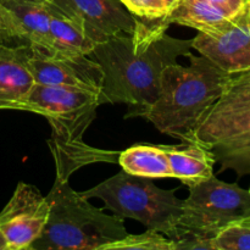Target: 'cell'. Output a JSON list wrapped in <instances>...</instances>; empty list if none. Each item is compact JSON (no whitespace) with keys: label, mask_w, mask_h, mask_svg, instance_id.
Listing matches in <instances>:
<instances>
[{"label":"cell","mask_w":250,"mask_h":250,"mask_svg":"<svg viewBox=\"0 0 250 250\" xmlns=\"http://www.w3.org/2000/svg\"><path fill=\"white\" fill-rule=\"evenodd\" d=\"M0 43H28L26 32L11 11L0 1Z\"/></svg>","instance_id":"ffe728a7"},{"label":"cell","mask_w":250,"mask_h":250,"mask_svg":"<svg viewBox=\"0 0 250 250\" xmlns=\"http://www.w3.org/2000/svg\"><path fill=\"white\" fill-rule=\"evenodd\" d=\"M80 194L85 199L103 200L105 209L121 219H133L148 229L164 233L173 241L177 238L183 200L176 197L175 189L165 190L154 185L153 178L122 170Z\"/></svg>","instance_id":"8992f818"},{"label":"cell","mask_w":250,"mask_h":250,"mask_svg":"<svg viewBox=\"0 0 250 250\" xmlns=\"http://www.w3.org/2000/svg\"><path fill=\"white\" fill-rule=\"evenodd\" d=\"M193 49L229 73L250 67V17L246 7L217 33L198 32Z\"/></svg>","instance_id":"8fae6325"},{"label":"cell","mask_w":250,"mask_h":250,"mask_svg":"<svg viewBox=\"0 0 250 250\" xmlns=\"http://www.w3.org/2000/svg\"><path fill=\"white\" fill-rule=\"evenodd\" d=\"M167 28L161 20H142L133 34H117L95 45L88 56L104 75L100 105L126 104V117H138L158 99L164 68L193 49V39L173 38Z\"/></svg>","instance_id":"6da1fadb"},{"label":"cell","mask_w":250,"mask_h":250,"mask_svg":"<svg viewBox=\"0 0 250 250\" xmlns=\"http://www.w3.org/2000/svg\"><path fill=\"white\" fill-rule=\"evenodd\" d=\"M29 67L37 84L77 88L99 93L104 75L88 55L45 53L32 46Z\"/></svg>","instance_id":"9c48e42d"},{"label":"cell","mask_w":250,"mask_h":250,"mask_svg":"<svg viewBox=\"0 0 250 250\" xmlns=\"http://www.w3.org/2000/svg\"><path fill=\"white\" fill-rule=\"evenodd\" d=\"M202 1L220 7V9L225 10L229 14L236 16V15L241 14L243 11L244 7H246L247 0H202Z\"/></svg>","instance_id":"7402d4cb"},{"label":"cell","mask_w":250,"mask_h":250,"mask_svg":"<svg viewBox=\"0 0 250 250\" xmlns=\"http://www.w3.org/2000/svg\"><path fill=\"white\" fill-rule=\"evenodd\" d=\"M249 192H250V189H249Z\"/></svg>","instance_id":"484cf974"},{"label":"cell","mask_w":250,"mask_h":250,"mask_svg":"<svg viewBox=\"0 0 250 250\" xmlns=\"http://www.w3.org/2000/svg\"><path fill=\"white\" fill-rule=\"evenodd\" d=\"M19 20L27 41L34 48L53 53L50 38V0H0Z\"/></svg>","instance_id":"9a60e30c"},{"label":"cell","mask_w":250,"mask_h":250,"mask_svg":"<svg viewBox=\"0 0 250 250\" xmlns=\"http://www.w3.org/2000/svg\"><path fill=\"white\" fill-rule=\"evenodd\" d=\"M122 170L134 176L146 178L171 177L170 165L163 146L137 144L119 155Z\"/></svg>","instance_id":"e0dca14e"},{"label":"cell","mask_w":250,"mask_h":250,"mask_svg":"<svg viewBox=\"0 0 250 250\" xmlns=\"http://www.w3.org/2000/svg\"><path fill=\"white\" fill-rule=\"evenodd\" d=\"M50 207L38 188L20 182L4 209L0 211V229L7 250L31 249L41 237Z\"/></svg>","instance_id":"ba28073f"},{"label":"cell","mask_w":250,"mask_h":250,"mask_svg":"<svg viewBox=\"0 0 250 250\" xmlns=\"http://www.w3.org/2000/svg\"><path fill=\"white\" fill-rule=\"evenodd\" d=\"M0 250H7V243L5 239L4 234H2L1 229H0Z\"/></svg>","instance_id":"603a6c76"},{"label":"cell","mask_w":250,"mask_h":250,"mask_svg":"<svg viewBox=\"0 0 250 250\" xmlns=\"http://www.w3.org/2000/svg\"><path fill=\"white\" fill-rule=\"evenodd\" d=\"M103 250H176V242L164 233L148 229L142 234H127L106 244Z\"/></svg>","instance_id":"ac0fdd59"},{"label":"cell","mask_w":250,"mask_h":250,"mask_svg":"<svg viewBox=\"0 0 250 250\" xmlns=\"http://www.w3.org/2000/svg\"><path fill=\"white\" fill-rule=\"evenodd\" d=\"M246 12L250 17V0H247V2H246Z\"/></svg>","instance_id":"d4e9b609"},{"label":"cell","mask_w":250,"mask_h":250,"mask_svg":"<svg viewBox=\"0 0 250 250\" xmlns=\"http://www.w3.org/2000/svg\"><path fill=\"white\" fill-rule=\"evenodd\" d=\"M161 1H163L164 4H165V6L167 7L168 12H170V10L172 9L173 5H175L176 2H177V0H161Z\"/></svg>","instance_id":"cb8c5ba5"},{"label":"cell","mask_w":250,"mask_h":250,"mask_svg":"<svg viewBox=\"0 0 250 250\" xmlns=\"http://www.w3.org/2000/svg\"><path fill=\"white\" fill-rule=\"evenodd\" d=\"M99 93L77 88L37 84L29 93L23 110L42 115L51 127L50 146L55 158L56 177L68 180L81 164H88L82 136L95 119Z\"/></svg>","instance_id":"5b68a950"},{"label":"cell","mask_w":250,"mask_h":250,"mask_svg":"<svg viewBox=\"0 0 250 250\" xmlns=\"http://www.w3.org/2000/svg\"><path fill=\"white\" fill-rule=\"evenodd\" d=\"M31 44L0 43V109L23 110L36 85L29 67Z\"/></svg>","instance_id":"7c38bea8"},{"label":"cell","mask_w":250,"mask_h":250,"mask_svg":"<svg viewBox=\"0 0 250 250\" xmlns=\"http://www.w3.org/2000/svg\"><path fill=\"white\" fill-rule=\"evenodd\" d=\"M189 66L177 63L164 68L159 97L138 114L161 133L188 142L198 122L221 97L231 73L207 56L188 54Z\"/></svg>","instance_id":"7a4b0ae2"},{"label":"cell","mask_w":250,"mask_h":250,"mask_svg":"<svg viewBox=\"0 0 250 250\" xmlns=\"http://www.w3.org/2000/svg\"><path fill=\"white\" fill-rule=\"evenodd\" d=\"M50 38L53 53L89 55L97 44L84 33L77 20L50 0Z\"/></svg>","instance_id":"2e32d148"},{"label":"cell","mask_w":250,"mask_h":250,"mask_svg":"<svg viewBox=\"0 0 250 250\" xmlns=\"http://www.w3.org/2000/svg\"><path fill=\"white\" fill-rule=\"evenodd\" d=\"M189 143L209 149L219 172L250 175V67L231 73L221 97L203 115Z\"/></svg>","instance_id":"277c9868"},{"label":"cell","mask_w":250,"mask_h":250,"mask_svg":"<svg viewBox=\"0 0 250 250\" xmlns=\"http://www.w3.org/2000/svg\"><path fill=\"white\" fill-rule=\"evenodd\" d=\"M45 198L50 207L48 221L31 250H103L128 234L124 219L90 204L68 180L56 177Z\"/></svg>","instance_id":"3957f363"},{"label":"cell","mask_w":250,"mask_h":250,"mask_svg":"<svg viewBox=\"0 0 250 250\" xmlns=\"http://www.w3.org/2000/svg\"><path fill=\"white\" fill-rule=\"evenodd\" d=\"M212 250H250V214L227 225L211 239Z\"/></svg>","instance_id":"d6986e66"},{"label":"cell","mask_w":250,"mask_h":250,"mask_svg":"<svg viewBox=\"0 0 250 250\" xmlns=\"http://www.w3.org/2000/svg\"><path fill=\"white\" fill-rule=\"evenodd\" d=\"M163 148L168 159L171 177L178 178L188 188L214 176V154L200 144L185 142Z\"/></svg>","instance_id":"4fadbf2b"},{"label":"cell","mask_w":250,"mask_h":250,"mask_svg":"<svg viewBox=\"0 0 250 250\" xmlns=\"http://www.w3.org/2000/svg\"><path fill=\"white\" fill-rule=\"evenodd\" d=\"M129 12L144 21L161 20L168 14L161 0H119Z\"/></svg>","instance_id":"44dd1931"},{"label":"cell","mask_w":250,"mask_h":250,"mask_svg":"<svg viewBox=\"0 0 250 250\" xmlns=\"http://www.w3.org/2000/svg\"><path fill=\"white\" fill-rule=\"evenodd\" d=\"M236 16L202 0H177L161 21L166 26L176 23L212 34L224 29Z\"/></svg>","instance_id":"5bb4252c"},{"label":"cell","mask_w":250,"mask_h":250,"mask_svg":"<svg viewBox=\"0 0 250 250\" xmlns=\"http://www.w3.org/2000/svg\"><path fill=\"white\" fill-rule=\"evenodd\" d=\"M62 11L77 20L95 44L126 33L133 34L142 20L129 12L119 0H51Z\"/></svg>","instance_id":"30bf717a"},{"label":"cell","mask_w":250,"mask_h":250,"mask_svg":"<svg viewBox=\"0 0 250 250\" xmlns=\"http://www.w3.org/2000/svg\"><path fill=\"white\" fill-rule=\"evenodd\" d=\"M250 214V192L237 183L220 181L216 176L189 187L182 203L178 236L182 238L212 239L233 221Z\"/></svg>","instance_id":"52a82bcc"}]
</instances>
